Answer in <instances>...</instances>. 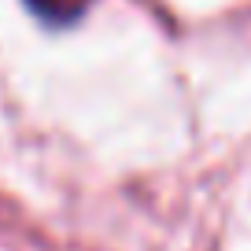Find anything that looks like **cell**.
Masks as SVG:
<instances>
[{"mask_svg": "<svg viewBox=\"0 0 251 251\" xmlns=\"http://www.w3.org/2000/svg\"><path fill=\"white\" fill-rule=\"evenodd\" d=\"M93 0H26V8L52 26H71L89 11Z\"/></svg>", "mask_w": 251, "mask_h": 251, "instance_id": "cell-1", "label": "cell"}]
</instances>
